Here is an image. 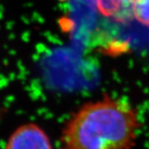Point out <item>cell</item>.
<instances>
[{"mask_svg": "<svg viewBox=\"0 0 149 149\" xmlns=\"http://www.w3.org/2000/svg\"><path fill=\"white\" fill-rule=\"evenodd\" d=\"M141 127V116L131 102L105 95L74 112L60 139L64 149H132Z\"/></svg>", "mask_w": 149, "mask_h": 149, "instance_id": "6da1fadb", "label": "cell"}, {"mask_svg": "<svg viewBox=\"0 0 149 149\" xmlns=\"http://www.w3.org/2000/svg\"><path fill=\"white\" fill-rule=\"evenodd\" d=\"M4 149H54L50 136L44 128L34 122L22 123L15 128L6 140Z\"/></svg>", "mask_w": 149, "mask_h": 149, "instance_id": "7a4b0ae2", "label": "cell"}, {"mask_svg": "<svg viewBox=\"0 0 149 149\" xmlns=\"http://www.w3.org/2000/svg\"><path fill=\"white\" fill-rule=\"evenodd\" d=\"M135 0H95L99 12L103 16L111 17L118 22H126L133 17Z\"/></svg>", "mask_w": 149, "mask_h": 149, "instance_id": "3957f363", "label": "cell"}, {"mask_svg": "<svg viewBox=\"0 0 149 149\" xmlns=\"http://www.w3.org/2000/svg\"><path fill=\"white\" fill-rule=\"evenodd\" d=\"M133 15L141 24L149 27V0H135L133 6Z\"/></svg>", "mask_w": 149, "mask_h": 149, "instance_id": "277c9868", "label": "cell"}]
</instances>
